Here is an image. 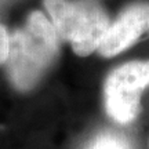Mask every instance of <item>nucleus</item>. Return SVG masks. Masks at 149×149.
<instances>
[{
    "mask_svg": "<svg viewBox=\"0 0 149 149\" xmlns=\"http://www.w3.org/2000/svg\"><path fill=\"white\" fill-rule=\"evenodd\" d=\"M59 40L68 42L79 57L97 51L111 19L93 0H43Z\"/></svg>",
    "mask_w": 149,
    "mask_h": 149,
    "instance_id": "2",
    "label": "nucleus"
},
{
    "mask_svg": "<svg viewBox=\"0 0 149 149\" xmlns=\"http://www.w3.org/2000/svg\"><path fill=\"white\" fill-rule=\"evenodd\" d=\"M148 148H149V142H148Z\"/></svg>",
    "mask_w": 149,
    "mask_h": 149,
    "instance_id": "8",
    "label": "nucleus"
},
{
    "mask_svg": "<svg viewBox=\"0 0 149 149\" xmlns=\"http://www.w3.org/2000/svg\"><path fill=\"white\" fill-rule=\"evenodd\" d=\"M58 53L59 37L50 18L42 11H32L10 36V54L4 65L13 87L21 93L35 88L54 65Z\"/></svg>",
    "mask_w": 149,
    "mask_h": 149,
    "instance_id": "1",
    "label": "nucleus"
},
{
    "mask_svg": "<svg viewBox=\"0 0 149 149\" xmlns=\"http://www.w3.org/2000/svg\"><path fill=\"white\" fill-rule=\"evenodd\" d=\"M148 36H149V24H148Z\"/></svg>",
    "mask_w": 149,
    "mask_h": 149,
    "instance_id": "7",
    "label": "nucleus"
},
{
    "mask_svg": "<svg viewBox=\"0 0 149 149\" xmlns=\"http://www.w3.org/2000/svg\"><path fill=\"white\" fill-rule=\"evenodd\" d=\"M149 1H135L120 11L104 35L98 54L104 58H113L133 47L139 39L148 36Z\"/></svg>",
    "mask_w": 149,
    "mask_h": 149,
    "instance_id": "4",
    "label": "nucleus"
},
{
    "mask_svg": "<svg viewBox=\"0 0 149 149\" xmlns=\"http://www.w3.org/2000/svg\"><path fill=\"white\" fill-rule=\"evenodd\" d=\"M86 149H133L128 142V139L116 133V131H109L104 130L101 133L95 134L93 139L87 144Z\"/></svg>",
    "mask_w": 149,
    "mask_h": 149,
    "instance_id": "5",
    "label": "nucleus"
},
{
    "mask_svg": "<svg viewBox=\"0 0 149 149\" xmlns=\"http://www.w3.org/2000/svg\"><path fill=\"white\" fill-rule=\"evenodd\" d=\"M10 54V35L4 25L0 24V65L7 62Z\"/></svg>",
    "mask_w": 149,
    "mask_h": 149,
    "instance_id": "6",
    "label": "nucleus"
},
{
    "mask_svg": "<svg viewBox=\"0 0 149 149\" xmlns=\"http://www.w3.org/2000/svg\"><path fill=\"white\" fill-rule=\"evenodd\" d=\"M149 87V59L119 65L104 81V105L108 116L119 124H130L142 109V93Z\"/></svg>",
    "mask_w": 149,
    "mask_h": 149,
    "instance_id": "3",
    "label": "nucleus"
}]
</instances>
